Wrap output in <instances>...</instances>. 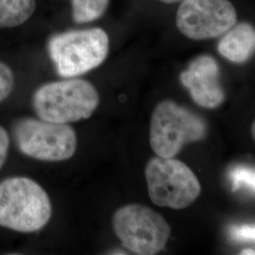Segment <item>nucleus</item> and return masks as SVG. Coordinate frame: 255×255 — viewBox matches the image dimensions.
<instances>
[{"label":"nucleus","mask_w":255,"mask_h":255,"mask_svg":"<svg viewBox=\"0 0 255 255\" xmlns=\"http://www.w3.org/2000/svg\"><path fill=\"white\" fill-rule=\"evenodd\" d=\"M51 201L44 188L27 177L0 182V226L19 233L44 228L51 218Z\"/></svg>","instance_id":"f257e3e1"},{"label":"nucleus","mask_w":255,"mask_h":255,"mask_svg":"<svg viewBox=\"0 0 255 255\" xmlns=\"http://www.w3.org/2000/svg\"><path fill=\"white\" fill-rule=\"evenodd\" d=\"M99 103L100 95L92 83L72 78L44 84L32 98L39 119L62 124L89 119Z\"/></svg>","instance_id":"f03ea898"},{"label":"nucleus","mask_w":255,"mask_h":255,"mask_svg":"<svg viewBox=\"0 0 255 255\" xmlns=\"http://www.w3.org/2000/svg\"><path fill=\"white\" fill-rule=\"evenodd\" d=\"M47 50L59 76L76 78L105 61L109 53V37L101 27L68 30L51 37Z\"/></svg>","instance_id":"7ed1b4c3"},{"label":"nucleus","mask_w":255,"mask_h":255,"mask_svg":"<svg viewBox=\"0 0 255 255\" xmlns=\"http://www.w3.org/2000/svg\"><path fill=\"white\" fill-rule=\"evenodd\" d=\"M206 134L204 120L171 101L160 102L150 119L149 143L155 154L174 158L182 147Z\"/></svg>","instance_id":"20e7f679"},{"label":"nucleus","mask_w":255,"mask_h":255,"mask_svg":"<svg viewBox=\"0 0 255 255\" xmlns=\"http://www.w3.org/2000/svg\"><path fill=\"white\" fill-rule=\"evenodd\" d=\"M145 176L149 199L160 207L184 209L201 194L197 176L186 164L174 158L156 155L146 164Z\"/></svg>","instance_id":"39448f33"},{"label":"nucleus","mask_w":255,"mask_h":255,"mask_svg":"<svg viewBox=\"0 0 255 255\" xmlns=\"http://www.w3.org/2000/svg\"><path fill=\"white\" fill-rule=\"evenodd\" d=\"M113 228L122 245L132 254L154 255L163 251L171 229L154 210L142 204H127L114 215Z\"/></svg>","instance_id":"423d86ee"},{"label":"nucleus","mask_w":255,"mask_h":255,"mask_svg":"<svg viewBox=\"0 0 255 255\" xmlns=\"http://www.w3.org/2000/svg\"><path fill=\"white\" fill-rule=\"evenodd\" d=\"M16 146L23 154L46 162L70 159L77 148V135L68 124L23 118L12 127Z\"/></svg>","instance_id":"0eeeda50"},{"label":"nucleus","mask_w":255,"mask_h":255,"mask_svg":"<svg viewBox=\"0 0 255 255\" xmlns=\"http://www.w3.org/2000/svg\"><path fill=\"white\" fill-rule=\"evenodd\" d=\"M237 21V10L229 0H183L176 15L179 30L192 40L221 36Z\"/></svg>","instance_id":"6e6552de"},{"label":"nucleus","mask_w":255,"mask_h":255,"mask_svg":"<svg viewBox=\"0 0 255 255\" xmlns=\"http://www.w3.org/2000/svg\"><path fill=\"white\" fill-rule=\"evenodd\" d=\"M219 64L216 60L209 55H201L181 73L180 80L199 106L214 109L219 107L225 98L219 84Z\"/></svg>","instance_id":"1a4fd4ad"},{"label":"nucleus","mask_w":255,"mask_h":255,"mask_svg":"<svg viewBox=\"0 0 255 255\" xmlns=\"http://www.w3.org/2000/svg\"><path fill=\"white\" fill-rule=\"evenodd\" d=\"M219 51L233 63H245L255 51V27L248 23L235 25L219 41Z\"/></svg>","instance_id":"9d476101"},{"label":"nucleus","mask_w":255,"mask_h":255,"mask_svg":"<svg viewBox=\"0 0 255 255\" xmlns=\"http://www.w3.org/2000/svg\"><path fill=\"white\" fill-rule=\"evenodd\" d=\"M35 0H0V28L18 27L30 18Z\"/></svg>","instance_id":"9b49d317"},{"label":"nucleus","mask_w":255,"mask_h":255,"mask_svg":"<svg viewBox=\"0 0 255 255\" xmlns=\"http://www.w3.org/2000/svg\"><path fill=\"white\" fill-rule=\"evenodd\" d=\"M110 0H71L72 18L77 24L101 18L109 7Z\"/></svg>","instance_id":"f8f14e48"},{"label":"nucleus","mask_w":255,"mask_h":255,"mask_svg":"<svg viewBox=\"0 0 255 255\" xmlns=\"http://www.w3.org/2000/svg\"><path fill=\"white\" fill-rule=\"evenodd\" d=\"M234 191L240 188H246L255 194V168L246 165L234 167L229 174Z\"/></svg>","instance_id":"ddd939ff"},{"label":"nucleus","mask_w":255,"mask_h":255,"mask_svg":"<svg viewBox=\"0 0 255 255\" xmlns=\"http://www.w3.org/2000/svg\"><path fill=\"white\" fill-rule=\"evenodd\" d=\"M14 75L9 66L0 62V102L5 101L12 91Z\"/></svg>","instance_id":"4468645a"},{"label":"nucleus","mask_w":255,"mask_h":255,"mask_svg":"<svg viewBox=\"0 0 255 255\" xmlns=\"http://www.w3.org/2000/svg\"><path fill=\"white\" fill-rule=\"evenodd\" d=\"M230 237L236 242H255V224H242L231 227Z\"/></svg>","instance_id":"2eb2a0df"},{"label":"nucleus","mask_w":255,"mask_h":255,"mask_svg":"<svg viewBox=\"0 0 255 255\" xmlns=\"http://www.w3.org/2000/svg\"><path fill=\"white\" fill-rule=\"evenodd\" d=\"M9 146V134L4 128L0 126V169L6 162Z\"/></svg>","instance_id":"dca6fc26"},{"label":"nucleus","mask_w":255,"mask_h":255,"mask_svg":"<svg viewBox=\"0 0 255 255\" xmlns=\"http://www.w3.org/2000/svg\"><path fill=\"white\" fill-rule=\"evenodd\" d=\"M240 255H255V250L248 249V250H243Z\"/></svg>","instance_id":"f3484780"},{"label":"nucleus","mask_w":255,"mask_h":255,"mask_svg":"<svg viewBox=\"0 0 255 255\" xmlns=\"http://www.w3.org/2000/svg\"><path fill=\"white\" fill-rule=\"evenodd\" d=\"M160 1H162V2H164V3H166V4H172V3L181 2V1H183V0H160Z\"/></svg>","instance_id":"a211bd4d"},{"label":"nucleus","mask_w":255,"mask_h":255,"mask_svg":"<svg viewBox=\"0 0 255 255\" xmlns=\"http://www.w3.org/2000/svg\"><path fill=\"white\" fill-rule=\"evenodd\" d=\"M252 135H253V138L255 139V121L254 122L253 126H252Z\"/></svg>","instance_id":"6ab92c4d"}]
</instances>
